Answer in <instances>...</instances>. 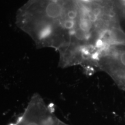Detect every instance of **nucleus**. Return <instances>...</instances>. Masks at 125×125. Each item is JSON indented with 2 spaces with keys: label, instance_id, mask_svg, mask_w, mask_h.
I'll use <instances>...</instances> for the list:
<instances>
[{
  "label": "nucleus",
  "instance_id": "nucleus-1",
  "mask_svg": "<svg viewBox=\"0 0 125 125\" xmlns=\"http://www.w3.org/2000/svg\"><path fill=\"white\" fill-rule=\"evenodd\" d=\"M10 125H70L56 116L54 110L38 95L31 99L21 116Z\"/></svg>",
  "mask_w": 125,
  "mask_h": 125
},
{
  "label": "nucleus",
  "instance_id": "nucleus-2",
  "mask_svg": "<svg viewBox=\"0 0 125 125\" xmlns=\"http://www.w3.org/2000/svg\"><path fill=\"white\" fill-rule=\"evenodd\" d=\"M119 59L121 65L125 68V51H123L121 53V54H119Z\"/></svg>",
  "mask_w": 125,
  "mask_h": 125
},
{
  "label": "nucleus",
  "instance_id": "nucleus-3",
  "mask_svg": "<svg viewBox=\"0 0 125 125\" xmlns=\"http://www.w3.org/2000/svg\"><path fill=\"white\" fill-rule=\"evenodd\" d=\"M82 1H89V0H82Z\"/></svg>",
  "mask_w": 125,
  "mask_h": 125
}]
</instances>
